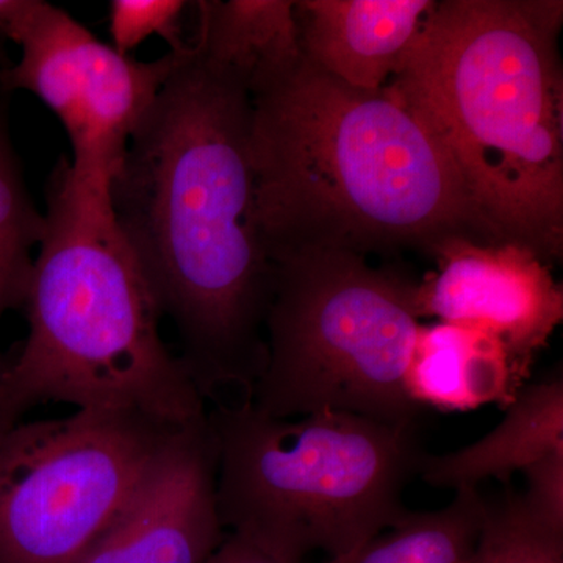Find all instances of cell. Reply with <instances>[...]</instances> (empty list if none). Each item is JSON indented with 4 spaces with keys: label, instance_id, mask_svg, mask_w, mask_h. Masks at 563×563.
<instances>
[{
    "label": "cell",
    "instance_id": "ffe728a7",
    "mask_svg": "<svg viewBox=\"0 0 563 563\" xmlns=\"http://www.w3.org/2000/svg\"><path fill=\"white\" fill-rule=\"evenodd\" d=\"M203 563H290L266 553L265 550L239 533H225L220 547Z\"/></svg>",
    "mask_w": 563,
    "mask_h": 563
},
{
    "label": "cell",
    "instance_id": "ba28073f",
    "mask_svg": "<svg viewBox=\"0 0 563 563\" xmlns=\"http://www.w3.org/2000/svg\"><path fill=\"white\" fill-rule=\"evenodd\" d=\"M9 41L21 47V57L0 68V95L29 91L36 96L68 133L70 169L107 184L120 169L129 141L163 85L188 52L187 46L154 62L136 60L44 0H32Z\"/></svg>",
    "mask_w": 563,
    "mask_h": 563
},
{
    "label": "cell",
    "instance_id": "7a4b0ae2",
    "mask_svg": "<svg viewBox=\"0 0 563 563\" xmlns=\"http://www.w3.org/2000/svg\"><path fill=\"white\" fill-rule=\"evenodd\" d=\"M251 102L273 262L309 250L429 252L450 235L498 243L440 141L387 88H352L302 58Z\"/></svg>",
    "mask_w": 563,
    "mask_h": 563
},
{
    "label": "cell",
    "instance_id": "9c48e42d",
    "mask_svg": "<svg viewBox=\"0 0 563 563\" xmlns=\"http://www.w3.org/2000/svg\"><path fill=\"white\" fill-rule=\"evenodd\" d=\"M429 254L439 272L415 284V312L451 324L476 325L510 350L536 357L563 321V288L526 244L444 236Z\"/></svg>",
    "mask_w": 563,
    "mask_h": 563
},
{
    "label": "cell",
    "instance_id": "5bb4252c",
    "mask_svg": "<svg viewBox=\"0 0 563 563\" xmlns=\"http://www.w3.org/2000/svg\"><path fill=\"white\" fill-rule=\"evenodd\" d=\"M506 417L462 450L448 454L422 453L418 476L437 488H477L487 479L507 483L517 472L550 453L563 451L562 373L525 385Z\"/></svg>",
    "mask_w": 563,
    "mask_h": 563
},
{
    "label": "cell",
    "instance_id": "30bf717a",
    "mask_svg": "<svg viewBox=\"0 0 563 563\" xmlns=\"http://www.w3.org/2000/svg\"><path fill=\"white\" fill-rule=\"evenodd\" d=\"M209 415L169 442L128 506L73 563H203L225 537Z\"/></svg>",
    "mask_w": 563,
    "mask_h": 563
},
{
    "label": "cell",
    "instance_id": "3957f363",
    "mask_svg": "<svg viewBox=\"0 0 563 563\" xmlns=\"http://www.w3.org/2000/svg\"><path fill=\"white\" fill-rule=\"evenodd\" d=\"M562 0H440L385 85L498 242L563 257Z\"/></svg>",
    "mask_w": 563,
    "mask_h": 563
},
{
    "label": "cell",
    "instance_id": "7c38bea8",
    "mask_svg": "<svg viewBox=\"0 0 563 563\" xmlns=\"http://www.w3.org/2000/svg\"><path fill=\"white\" fill-rule=\"evenodd\" d=\"M532 358L476 325H420L404 387L420 409L468 412L510 406L531 374Z\"/></svg>",
    "mask_w": 563,
    "mask_h": 563
},
{
    "label": "cell",
    "instance_id": "ac0fdd59",
    "mask_svg": "<svg viewBox=\"0 0 563 563\" xmlns=\"http://www.w3.org/2000/svg\"><path fill=\"white\" fill-rule=\"evenodd\" d=\"M190 13L191 2L185 0H111V46L131 55L144 41L158 36L169 51H184L190 38Z\"/></svg>",
    "mask_w": 563,
    "mask_h": 563
},
{
    "label": "cell",
    "instance_id": "277c9868",
    "mask_svg": "<svg viewBox=\"0 0 563 563\" xmlns=\"http://www.w3.org/2000/svg\"><path fill=\"white\" fill-rule=\"evenodd\" d=\"M107 181L62 157L46 184V233L22 310L24 342L0 372V433L46 404L187 428L207 402L161 333L163 313L111 213Z\"/></svg>",
    "mask_w": 563,
    "mask_h": 563
},
{
    "label": "cell",
    "instance_id": "9a60e30c",
    "mask_svg": "<svg viewBox=\"0 0 563 563\" xmlns=\"http://www.w3.org/2000/svg\"><path fill=\"white\" fill-rule=\"evenodd\" d=\"M487 512L477 488H459L439 510L410 512L401 523L325 563H468Z\"/></svg>",
    "mask_w": 563,
    "mask_h": 563
},
{
    "label": "cell",
    "instance_id": "2e32d148",
    "mask_svg": "<svg viewBox=\"0 0 563 563\" xmlns=\"http://www.w3.org/2000/svg\"><path fill=\"white\" fill-rule=\"evenodd\" d=\"M46 233V214L29 191L10 129V96L0 95V321L22 309L35 255ZM7 357L0 352V372Z\"/></svg>",
    "mask_w": 563,
    "mask_h": 563
},
{
    "label": "cell",
    "instance_id": "6da1fadb",
    "mask_svg": "<svg viewBox=\"0 0 563 563\" xmlns=\"http://www.w3.org/2000/svg\"><path fill=\"white\" fill-rule=\"evenodd\" d=\"M251 96L188 46L109 185L111 213L203 401L250 402L274 262L257 210Z\"/></svg>",
    "mask_w": 563,
    "mask_h": 563
},
{
    "label": "cell",
    "instance_id": "8992f818",
    "mask_svg": "<svg viewBox=\"0 0 563 563\" xmlns=\"http://www.w3.org/2000/svg\"><path fill=\"white\" fill-rule=\"evenodd\" d=\"M415 284L350 251L291 252L274 261L266 365L251 406L272 418L314 412L418 424L404 387L420 318Z\"/></svg>",
    "mask_w": 563,
    "mask_h": 563
},
{
    "label": "cell",
    "instance_id": "8fae6325",
    "mask_svg": "<svg viewBox=\"0 0 563 563\" xmlns=\"http://www.w3.org/2000/svg\"><path fill=\"white\" fill-rule=\"evenodd\" d=\"M435 0H299L303 58L358 90H383Z\"/></svg>",
    "mask_w": 563,
    "mask_h": 563
},
{
    "label": "cell",
    "instance_id": "4fadbf2b",
    "mask_svg": "<svg viewBox=\"0 0 563 563\" xmlns=\"http://www.w3.org/2000/svg\"><path fill=\"white\" fill-rule=\"evenodd\" d=\"M190 20L192 52L251 99L302 62L292 0H199Z\"/></svg>",
    "mask_w": 563,
    "mask_h": 563
},
{
    "label": "cell",
    "instance_id": "d6986e66",
    "mask_svg": "<svg viewBox=\"0 0 563 563\" xmlns=\"http://www.w3.org/2000/svg\"><path fill=\"white\" fill-rule=\"evenodd\" d=\"M523 499L542 523L563 532V451H555L525 470Z\"/></svg>",
    "mask_w": 563,
    "mask_h": 563
},
{
    "label": "cell",
    "instance_id": "5b68a950",
    "mask_svg": "<svg viewBox=\"0 0 563 563\" xmlns=\"http://www.w3.org/2000/svg\"><path fill=\"white\" fill-rule=\"evenodd\" d=\"M209 421L222 526L282 561L340 558L412 512L402 493L424 453L418 424L332 410L272 418L251 402L217 404Z\"/></svg>",
    "mask_w": 563,
    "mask_h": 563
},
{
    "label": "cell",
    "instance_id": "e0dca14e",
    "mask_svg": "<svg viewBox=\"0 0 563 563\" xmlns=\"http://www.w3.org/2000/svg\"><path fill=\"white\" fill-rule=\"evenodd\" d=\"M468 563H563V532L542 523L523 495L509 490L498 501H487Z\"/></svg>",
    "mask_w": 563,
    "mask_h": 563
},
{
    "label": "cell",
    "instance_id": "52a82bcc",
    "mask_svg": "<svg viewBox=\"0 0 563 563\" xmlns=\"http://www.w3.org/2000/svg\"><path fill=\"white\" fill-rule=\"evenodd\" d=\"M181 429L139 413L77 410L0 433V563L76 561Z\"/></svg>",
    "mask_w": 563,
    "mask_h": 563
}]
</instances>
